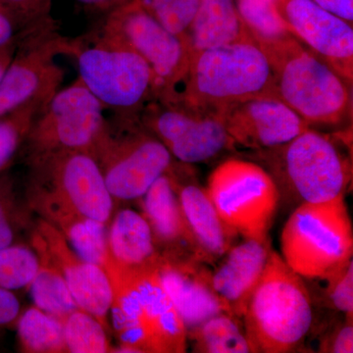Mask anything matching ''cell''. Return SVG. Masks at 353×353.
I'll return each instance as SVG.
<instances>
[{
	"label": "cell",
	"instance_id": "cell-1",
	"mask_svg": "<svg viewBox=\"0 0 353 353\" xmlns=\"http://www.w3.org/2000/svg\"><path fill=\"white\" fill-rule=\"evenodd\" d=\"M257 97H277L269 58L250 38L190 52L182 82L163 101L219 113L230 104Z\"/></svg>",
	"mask_w": 353,
	"mask_h": 353
},
{
	"label": "cell",
	"instance_id": "cell-2",
	"mask_svg": "<svg viewBox=\"0 0 353 353\" xmlns=\"http://www.w3.org/2000/svg\"><path fill=\"white\" fill-rule=\"evenodd\" d=\"M241 321L250 353L294 352L312 327V299L305 280L275 250H271Z\"/></svg>",
	"mask_w": 353,
	"mask_h": 353
},
{
	"label": "cell",
	"instance_id": "cell-3",
	"mask_svg": "<svg viewBox=\"0 0 353 353\" xmlns=\"http://www.w3.org/2000/svg\"><path fill=\"white\" fill-rule=\"evenodd\" d=\"M276 97L309 127H340L352 117V85L294 37L261 48Z\"/></svg>",
	"mask_w": 353,
	"mask_h": 353
},
{
	"label": "cell",
	"instance_id": "cell-4",
	"mask_svg": "<svg viewBox=\"0 0 353 353\" xmlns=\"http://www.w3.org/2000/svg\"><path fill=\"white\" fill-rule=\"evenodd\" d=\"M79 79L115 114H139L157 99L152 69L139 53L103 26L77 39H69Z\"/></svg>",
	"mask_w": 353,
	"mask_h": 353
},
{
	"label": "cell",
	"instance_id": "cell-5",
	"mask_svg": "<svg viewBox=\"0 0 353 353\" xmlns=\"http://www.w3.org/2000/svg\"><path fill=\"white\" fill-rule=\"evenodd\" d=\"M256 163L270 174L280 196L299 204L345 194L350 164L329 134L309 128L284 145L257 150Z\"/></svg>",
	"mask_w": 353,
	"mask_h": 353
},
{
	"label": "cell",
	"instance_id": "cell-6",
	"mask_svg": "<svg viewBox=\"0 0 353 353\" xmlns=\"http://www.w3.org/2000/svg\"><path fill=\"white\" fill-rule=\"evenodd\" d=\"M90 154L115 203L139 201L174 162L139 114L114 113L106 119Z\"/></svg>",
	"mask_w": 353,
	"mask_h": 353
},
{
	"label": "cell",
	"instance_id": "cell-7",
	"mask_svg": "<svg viewBox=\"0 0 353 353\" xmlns=\"http://www.w3.org/2000/svg\"><path fill=\"white\" fill-rule=\"evenodd\" d=\"M281 252L304 280H322L352 260V223L345 194L297 205L283 228Z\"/></svg>",
	"mask_w": 353,
	"mask_h": 353
},
{
	"label": "cell",
	"instance_id": "cell-8",
	"mask_svg": "<svg viewBox=\"0 0 353 353\" xmlns=\"http://www.w3.org/2000/svg\"><path fill=\"white\" fill-rule=\"evenodd\" d=\"M205 189L221 218L239 236L269 238L281 196L261 165L238 158L226 160L210 174Z\"/></svg>",
	"mask_w": 353,
	"mask_h": 353
},
{
	"label": "cell",
	"instance_id": "cell-9",
	"mask_svg": "<svg viewBox=\"0 0 353 353\" xmlns=\"http://www.w3.org/2000/svg\"><path fill=\"white\" fill-rule=\"evenodd\" d=\"M103 104L78 78L44 104L24 143L27 162L67 152H92L105 124Z\"/></svg>",
	"mask_w": 353,
	"mask_h": 353
},
{
	"label": "cell",
	"instance_id": "cell-10",
	"mask_svg": "<svg viewBox=\"0 0 353 353\" xmlns=\"http://www.w3.org/2000/svg\"><path fill=\"white\" fill-rule=\"evenodd\" d=\"M27 163L30 173L25 190L53 197L80 214L108 226L115 201L90 152L55 153Z\"/></svg>",
	"mask_w": 353,
	"mask_h": 353
},
{
	"label": "cell",
	"instance_id": "cell-11",
	"mask_svg": "<svg viewBox=\"0 0 353 353\" xmlns=\"http://www.w3.org/2000/svg\"><path fill=\"white\" fill-rule=\"evenodd\" d=\"M20 41L0 83V118L31 102L48 101L63 80L57 58L68 55L69 39L58 34L53 20L32 28Z\"/></svg>",
	"mask_w": 353,
	"mask_h": 353
},
{
	"label": "cell",
	"instance_id": "cell-12",
	"mask_svg": "<svg viewBox=\"0 0 353 353\" xmlns=\"http://www.w3.org/2000/svg\"><path fill=\"white\" fill-rule=\"evenodd\" d=\"M139 115L143 125L181 163L209 162L236 148L218 112L154 99Z\"/></svg>",
	"mask_w": 353,
	"mask_h": 353
},
{
	"label": "cell",
	"instance_id": "cell-13",
	"mask_svg": "<svg viewBox=\"0 0 353 353\" xmlns=\"http://www.w3.org/2000/svg\"><path fill=\"white\" fill-rule=\"evenodd\" d=\"M101 25L145 60L154 76L157 99H170L189 64L187 43L165 29L139 0H132L105 16Z\"/></svg>",
	"mask_w": 353,
	"mask_h": 353
},
{
	"label": "cell",
	"instance_id": "cell-14",
	"mask_svg": "<svg viewBox=\"0 0 353 353\" xmlns=\"http://www.w3.org/2000/svg\"><path fill=\"white\" fill-rule=\"evenodd\" d=\"M29 245L39 259L61 274L79 307L94 316L108 331L112 288L106 272L83 259L63 234L41 218L37 217Z\"/></svg>",
	"mask_w": 353,
	"mask_h": 353
},
{
	"label": "cell",
	"instance_id": "cell-15",
	"mask_svg": "<svg viewBox=\"0 0 353 353\" xmlns=\"http://www.w3.org/2000/svg\"><path fill=\"white\" fill-rule=\"evenodd\" d=\"M278 4L292 36L352 85V25L313 0H278Z\"/></svg>",
	"mask_w": 353,
	"mask_h": 353
},
{
	"label": "cell",
	"instance_id": "cell-16",
	"mask_svg": "<svg viewBox=\"0 0 353 353\" xmlns=\"http://www.w3.org/2000/svg\"><path fill=\"white\" fill-rule=\"evenodd\" d=\"M219 114L234 146L253 152L284 145L310 128L274 97L234 102L221 109Z\"/></svg>",
	"mask_w": 353,
	"mask_h": 353
},
{
	"label": "cell",
	"instance_id": "cell-17",
	"mask_svg": "<svg viewBox=\"0 0 353 353\" xmlns=\"http://www.w3.org/2000/svg\"><path fill=\"white\" fill-rule=\"evenodd\" d=\"M185 165L173 162L167 173L178 194L194 257L201 263H213L234 245L239 234L221 218L205 188L185 178Z\"/></svg>",
	"mask_w": 353,
	"mask_h": 353
},
{
	"label": "cell",
	"instance_id": "cell-18",
	"mask_svg": "<svg viewBox=\"0 0 353 353\" xmlns=\"http://www.w3.org/2000/svg\"><path fill=\"white\" fill-rule=\"evenodd\" d=\"M158 275L188 332L212 316L224 311L229 312L216 294L211 283V271L204 263L192 259L162 257Z\"/></svg>",
	"mask_w": 353,
	"mask_h": 353
},
{
	"label": "cell",
	"instance_id": "cell-19",
	"mask_svg": "<svg viewBox=\"0 0 353 353\" xmlns=\"http://www.w3.org/2000/svg\"><path fill=\"white\" fill-rule=\"evenodd\" d=\"M272 250L270 239H245L233 245L211 272V283L216 294L228 311L243 317L248 299L259 284Z\"/></svg>",
	"mask_w": 353,
	"mask_h": 353
},
{
	"label": "cell",
	"instance_id": "cell-20",
	"mask_svg": "<svg viewBox=\"0 0 353 353\" xmlns=\"http://www.w3.org/2000/svg\"><path fill=\"white\" fill-rule=\"evenodd\" d=\"M139 201L160 255L166 259H196L178 194L168 173L159 176Z\"/></svg>",
	"mask_w": 353,
	"mask_h": 353
},
{
	"label": "cell",
	"instance_id": "cell-21",
	"mask_svg": "<svg viewBox=\"0 0 353 353\" xmlns=\"http://www.w3.org/2000/svg\"><path fill=\"white\" fill-rule=\"evenodd\" d=\"M108 260L104 271L138 274L157 270L161 263L152 229L139 211L123 208L111 218L108 229Z\"/></svg>",
	"mask_w": 353,
	"mask_h": 353
},
{
	"label": "cell",
	"instance_id": "cell-22",
	"mask_svg": "<svg viewBox=\"0 0 353 353\" xmlns=\"http://www.w3.org/2000/svg\"><path fill=\"white\" fill-rule=\"evenodd\" d=\"M28 204L41 218L63 234L83 259L105 268L108 260V226L85 217L66 204L41 192L26 190Z\"/></svg>",
	"mask_w": 353,
	"mask_h": 353
},
{
	"label": "cell",
	"instance_id": "cell-23",
	"mask_svg": "<svg viewBox=\"0 0 353 353\" xmlns=\"http://www.w3.org/2000/svg\"><path fill=\"white\" fill-rule=\"evenodd\" d=\"M150 353L187 352L188 329L162 287L157 270L137 275Z\"/></svg>",
	"mask_w": 353,
	"mask_h": 353
},
{
	"label": "cell",
	"instance_id": "cell-24",
	"mask_svg": "<svg viewBox=\"0 0 353 353\" xmlns=\"http://www.w3.org/2000/svg\"><path fill=\"white\" fill-rule=\"evenodd\" d=\"M250 38L234 0H201L185 43L190 52H196Z\"/></svg>",
	"mask_w": 353,
	"mask_h": 353
},
{
	"label": "cell",
	"instance_id": "cell-25",
	"mask_svg": "<svg viewBox=\"0 0 353 353\" xmlns=\"http://www.w3.org/2000/svg\"><path fill=\"white\" fill-rule=\"evenodd\" d=\"M194 352L201 353H250L243 321L232 313L212 316L188 332Z\"/></svg>",
	"mask_w": 353,
	"mask_h": 353
},
{
	"label": "cell",
	"instance_id": "cell-26",
	"mask_svg": "<svg viewBox=\"0 0 353 353\" xmlns=\"http://www.w3.org/2000/svg\"><path fill=\"white\" fill-rule=\"evenodd\" d=\"M20 350L26 353H64L63 324L37 306L21 313L16 323Z\"/></svg>",
	"mask_w": 353,
	"mask_h": 353
},
{
	"label": "cell",
	"instance_id": "cell-27",
	"mask_svg": "<svg viewBox=\"0 0 353 353\" xmlns=\"http://www.w3.org/2000/svg\"><path fill=\"white\" fill-rule=\"evenodd\" d=\"M37 216L25 194L18 196L12 185L0 182V250L16 245H29Z\"/></svg>",
	"mask_w": 353,
	"mask_h": 353
},
{
	"label": "cell",
	"instance_id": "cell-28",
	"mask_svg": "<svg viewBox=\"0 0 353 353\" xmlns=\"http://www.w3.org/2000/svg\"><path fill=\"white\" fill-rule=\"evenodd\" d=\"M241 19L260 48L290 38L278 0H234Z\"/></svg>",
	"mask_w": 353,
	"mask_h": 353
},
{
	"label": "cell",
	"instance_id": "cell-29",
	"mask_svg": "<svg viewBox=\"0 0 353 353\" xmlns=\"http://www.w3.org/2000/svg\"><path fill=\"white\" fill-rule=\"evenodd\" d=\"M39 261V270L28 289L34 306L62 321L72 311L80 307L61 274L48 262Z\"/></svg>",
	"mask_w": 353,
	"mask_h": 353
},
{
	"label": "cell",
	"instance_id": "cell-30",
	"mask_svg": "<svg viewBox=\"0 0 353 353\" xmlns=\"http://www.w3.org/2000/svg\"><path fill=\"white\" fill-rule=\"evenodd\" d=\"M65 345L70 353L115 352L108 330L94 316L79 308L62 320Z\"/></svg>",
	"mask_w": 353,
	"mask_h": 353
},
{
	"label": "cell",
	"instance_id": "cell-31",
	"mask_svg": "<svg viewBox=\"0 0 353 353\" xmlns=\"http://www.w3.org/2000/svg\"><path fill=\"white\" fill-rule=\"evenodd\" d=\"M38 255L29 245H16L0 250V288L28 289L39 270Z\"/></svg>",
	"mask_w": 353,
	"mask_h": 353
},
{
	"label": "cell",
	"instance_id": "cell-32",
	"mask_svg": "<svg viewBox=\"0 0 353 353\" xmlns=\"http://www.w3.org/2000/svg\"><path fill=\"white\" fill-rule=\"evenodd\" d=\"M48 101L31 102L0 118V170L24 145L32 123Z\"/></svg>",
	"mask_w": 353,
	"mask_h": 353
},
{
	"label": "cell",
	"instance_id": "cell-33",
	"mask_svg": "<svg viewBox=\"0 0 353 353\" xmlns=\"http://www.w3.org/2000/svg\"><path fill=\"white\" fill-rule=\"evenodd\" d=\"M165 29L185 41L201 0H139Z\"/></svg>",
	"mask_w": 353,
	"mask_h": 353
},
{
	"label": "cell",
	"instance_id": "cell-34",
	"mask_svg": "<svg viewBox=\"0 0 353 353\" xmlns=\"http://www.w3.org/2000/svg\"><path fill=\"white\" fill-rule=\"evenodd\" d=\"M326 281L325 296L330 307L345 315L347 319L352 320L353 314V262L347 264L334 272Z\"/></svg>",
	"mask_w": 353,
	"mask_h": 353
},
{
	"label": "cell",
	"instance_id": "cell-35",
	"mask_svg": "<svg viewBox=\"0 0 353 353\" xmlns=\"http://www.w3.org/2000/svg\"><path fill=\"white\" fill-rule=\"evenodd\" d=\"M24 28L43 24L51 19L52 0H0Z\"/></svg>",
	"mask_w": 353,
	"mask_h": 353
},
{
	"label": "cell",
	"instance_id": "cell-36",
	"mask_svg": "<svg viewBox=\"0 0 353 353\" xmlns=\"http://www.w3.org/2000/svg\"><path fill=\"white\" fill-rule=\"evenodd\" d=\"M321 352L352 353L353 326L352 320L345 319V322L336 327L322 341Z\"/></svg>",
	"mask_w": 353,
	"mask_h": 353
},
{
	"label": "cell",
	"instance_id": "cell-37",
	"mask_svg": "<svg viewBox=\"0 0 353 353\" xmlns=\"http://www.w3.org/2000/svg\"><path fill=\"white\" fill-rule=\"evenodd\" d=\"M21 313L20 301L14 290L0 288V328L16 325Z\"/></svg>",
	"mask_w": 353,
	"mask_h": 353
},
{
	"label": "cell",
	"instance_id": "cell-38",
	"mask_svg": "<svg viewBox=\"0 0 353 353\" xmlns=\"http://www.w3.org/2000/svg\"><path fill=\"white\" fill-rule=\"evenodd\" d=\"M19 21L0 2V48L12 43L16 39V32L19 31ZM27 29V28H24ZM30 29V28H28Z\"/></svg>",
	"mask_w": 353,
	"mask_h": 353
},
{
	"label": "cell",
	"instance_id": "cell-39",
	"mask_svg": "<svg viewBox=\"0 0 353 353\" xmlns=\"http://www.w3.org/2000/svg\"><path fill=\"white\" fill-rule=\"evenodd\" d=\"M325 10L334 14L352 25L353 0H313Z\"/></svg>",
	"mask_w": 353,
	"mask_h": 353
},
{
	"label": "cell",
	"instance_id": "cell-40",
	"mask_svg": "<svg viewBox=\"0 0 353 353\" xmlns=\"http://www.w3.org/2000/svg\"><path fill=\"white\" fill-rule=\"evenodd\" d=\"M76 1L88 12L104 14L108 16L120 7L126 6L132 0H76Z\"/></svg>",
	"mask_w": 353,
	"mask_h": 353
},
{
	"label": "cell",
	"instance_id": "cell-41",
	"mask_svg": "<svg viewBox=\"0 0 353 353\" xmlns=\"http://www.w3.org/2000/svg\"><path fill=\"white\" fill-rule=\"evenodd\" d=\"M16 48L14 43L0 48V83L6 75L9 65L12 62L14 55H15Z\"/></svg>",
	"mask_w": 353,
	"mask_h": 353
}]
</instances>
